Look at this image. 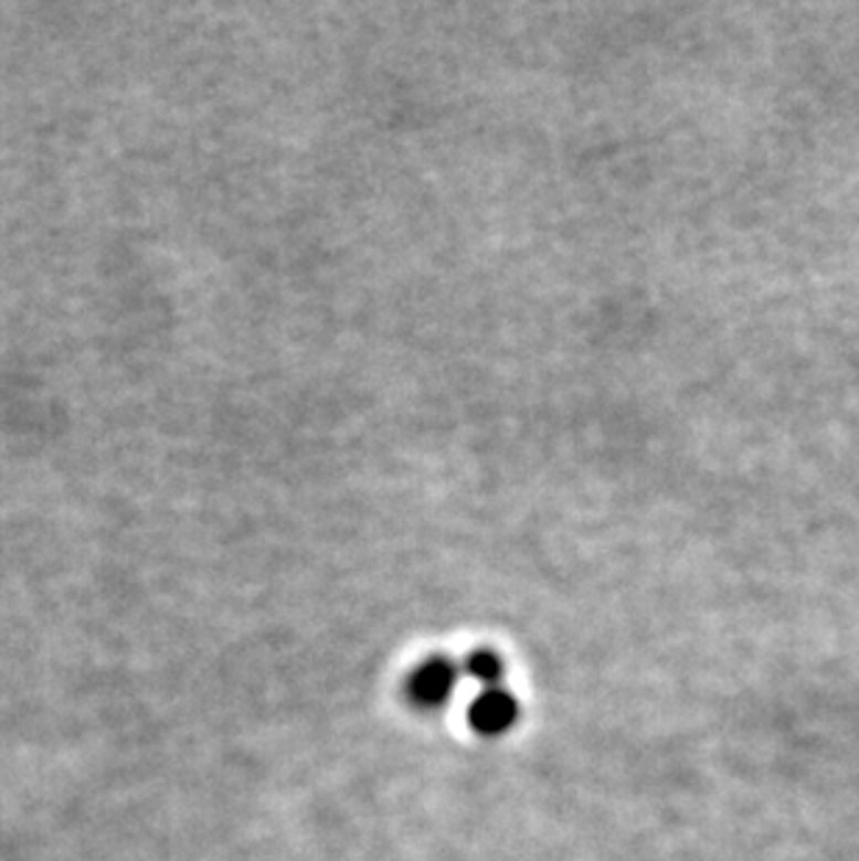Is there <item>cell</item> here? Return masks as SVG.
<instances>
[{
    "instance_id": "obj_3",
    "label": "cell",
    "mask_w": 859,
    "mask_h": 861,
    "mask_svg": "<svg viewBox=\"0 0 859 861\" xmlns=\"http://www.w3.org/2000/svg\"><path fill=\"white\" fill-rule=\"evenodd\" d=\"M464 672L471 680L486 685V689H495V685H500L502 674H506V663H502V658L495 650H475L466 656Z\"/></svg>"
},
{
    "instance_id": "obj_1",
    "label": "cell",
    "mask_w": 859,
    "mask_h": 861,
    "mask_svg": "<svg viewBox=\"0 0 859 861\" xmlns=\"http://www.w3.org/2000/svg\"><path fill=\"white\" fill-rule=\"evenodd\" d=\"M455 685H458V667L447 658L436 656L413 669V674L407 678V694L422 709H438L453 698Z\"/></svg>"
},
{
    "instance_id": "obj_2",
    "label": "cell",
    "mask_w": 859,
    "mask_h": 861,
    "mask_svg": "<svg viewBox=\"0 0 859 861\" xmlns=\"http://www.w3.org/2000/svg\"><path fill=\"white\" fill-rule=\"evenodd\" d=\"M519 720V703L502 685L482 689L469 705V727L486 738L502 736L511 731Z\"/></svg>"
}]
</instances>
